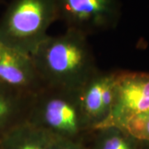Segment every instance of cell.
<instances>
[{"label": "cell", "instance_id": "obj_7", "mask_svg": "<svg viewBox=\"0 0 149 149\" xmlns=\"http://www.w3.org/2000/svg\"><path fill=\"white\" fill-rule=\"evenodd\" d=\"M0 85L26 96H34L44 87L31 56L0 42Z\"/></svg>", "mask_w": 149, "mask_h": 149}, {"label": "cell", "instance_id": "obj_2", "mask_svg": "<svg viewBox=\"0 0 149 149\" xmlns=\"http://www.w3.org/2000/svg\"><path fill=\"white\" fill-rule=\"evenodd\" d=\"M57 19L55 0H13L0 20V42L32 56Z\"/></svg>", "mask_w": 149, "mask_h": 149}, {"label": "cell", "instance_id": "obj_6", "mask_svg": "<svg viewBox=\"0 0 149 149\" xmlns=\"http://www.w3.org/2000/svg\"><path fill=\"white\" fill-rule=\"evenodd\" d=\"M148 109L149 73L118 71L114 104L102 128H123L131 119Z\"/></svg>", "mask_w": 149, "mask_h": 149}, {"label": "cell", "instance_id": "obj_9", "mask_svg": "<svg viewBox=\"0 0 149 149\" xmlns=\"http://www.w3.org/2000/svg\"><path fill=\"white\" fill-rule=\"evenodd\" d=\"M53 136L27 121L0 139V149H51Z\"/></svg>", "mask_w": 149, "mask_h": 149}, {"label": "cell", "instance_id": "obj_13", "mask_svg": "<svg viewBox=\"0 0 149 149\" xmlns=\"http://www.w3.org/2000/svg\"><path fill=\"white\" fill-rule=\"evenodd\" d=\"M139 149H149V142H143L141 141Z\"/></svg>", "mask_w": 149, "mask_h": 149}, {"label": "cell", "instance_id": "obj_12", "mask_svg": "<svg viewBox=\"0 0 149 149\" xmlns=\"http://www.w3.org/2000/svg\"><path fill=\"white\" fill-rule=\"evenodd\" d=\"M51 149H90L85 147L82 142L59 137L52 138Z\"/></svg>", "mask_w": 149, "mask_h": 149}, {"label": "cell", "instance_id": "obj_4", "mask_svg": "<svg viewBox=\"0 0 149 149\" xmlns=\"http://www.w3.org/2000/svg\"><path fill=\"white\" fill-rule=\"evenodd\" d=\"M57 17L67 29L88 35L112 27L118 17L116 0H55Z\"/></svg>", "mask_w": 149, "mask_h": 149}, {"label": "cell", "instance_id": "obj_11", "mask_svg": "<svg viewBox=\"0 0 149 149\" xmlns=\"http://www.w3.org/2000/svg\"><path fill=\"white\" fill-rule=\"evenodd\" d=\"M122 129L139 141L149 142V109L131 119Z\"/></svg>", "mask_w": 149, "mask_h": 149}, {"label": "cell", "instance_id": "obj_1", "mask_svg": "<svg viewBox=\"0 0 149 149\" xmlns=\"http://www.w3.org/2000/svg\"><path fill=\"white\" fill-rule=\"evenodd\" d=\"M87 38L67 29L39 45L32 58L45 86L77 91L98 71Z\"/></svg>", "mask_w": 149, "mask_h": 149}, {"label": "cell", "instance_id": "obj_5", "mask_svg": "<svg viewBox=\"0 0 149 149\" xmlns=\"http://www.w3.org/2000/svg\"><path fill=\"white\" fill-rule=\"evenodd\" d=\"M118 71L98 70L77 90L85 124L92 133L100 129L111 114L115 101Z\"/></svg>", "mask_w": 149, "mask_h": 149}, {"label": "cell", "instance_id": "obj_3", "mask_svg": "<svg viewBox=\"0 0 149 149\" xmlns=\"http://www.w3.org/2000/svg\"><path fill=\"white\" fill-rule=\"evenodd\" d=\"M27 122L54 137L80 142L91 133L84 120L77 91L44 87L32 97Z\"/></svg>", "mask_w": 149, "mask_h": 149}, {"label": "cell", "instance_id": "obj_10", "mask_svg": "<svg viewBox=\"0 0 149 149\" xmlns=\"http://www.w3.org/2000/svg\"><path fill=\"white\" fill-rule=\"evenodd\" d=\"M92 134L94 145L90 149H139L141 144V141L117 127L98 129Z\"/></svg>", "mask_w": 149, "mask_h": 149}, {"label": "cell", "instance_id": "obj_8", "mask_svg": "<svg viewBox=\"0 0 149 149\" xmlns=\"http://www.w3.org/2000/svg\"><path fill=\"white\" fill-rule=\"evenodd\" d=\"M32 97L0 85V139L13 128L27 121Z\"/></svg>", "mask_w": 149, "mask_h": 149}]
</instances>
